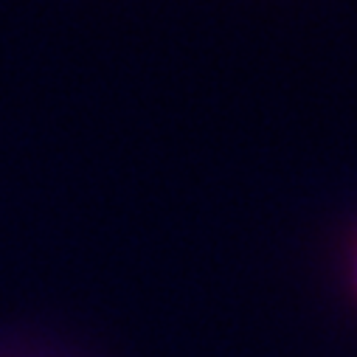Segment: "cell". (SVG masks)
Masks as SVG:
<instances>
[]
</instances>
